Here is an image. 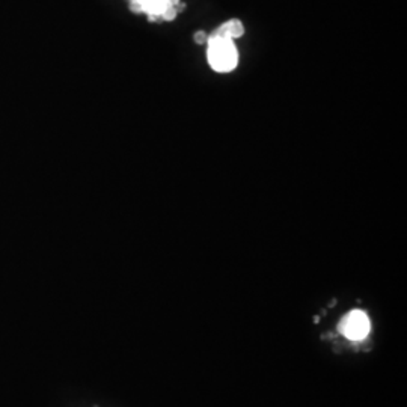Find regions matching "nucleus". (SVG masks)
<instances>
[{"instance_id":"1","label":"nucleus","mask_w":407,"mask_h":407,"mask_svg":"<svg viewBox=\"0 0 407 407\" xmlns=\"http://www.w3.org/2000/svg\"><path fill=\"white\" fill-rule=\"evenodd\" d=\"M207 60L217 73H231L239 64V50L232 40L216 35L207 40Z\"/></svg>"},{"instance_id":"2","label":"nucleus","mask_w":407,"mask_h":407,"mask_svg":"<svg viewBox=\"0 0 407 407\" xmlns=\"http://www.w3.org/2000/svg\"><path fill=\"white\" fill-rule=\"evenodd\" d=\"M178 5L179 0H130L131 10L146 14L150 20H174Z\"/></svg>"},{"instance_id":"3","label":"nucleus","mask_w":407,"mask_h":407,"mask_svg":"<svg viewBox=\"0 0 407 407\" xmlns=\"http://www.w3.org/2000/svg\"><path fill=\"white\" fill-rule=\"evenodd\" d=\"M340 331L349 340H364L370 332V320H368L364 311H351L341 320Z\"/></svg>"},{"instance_id":"4","label":"nucleus","mask_w":407,"mask_h":407,"mask_svg":"<svg viewBox=\"0 0 407 407\" xmlns=\"http://www.w3.org/2000/svg\"><path fill=\"white\" fill-rule=\"evenodd\" d=\"M243 34H245L243 23H241L240 20H237V19H234V20L223 23L221 28H217L216 32L213 35L221 36V38H226V40H232L234 41V40H237V38H240Z\"/></svg>"},{"instance_id":"5","label":"nucleus","mask_w":407,"mask_h":407,"mask_svg":"<svg viewBox=\"0 0 407 407\" xmlns=\"http://www.w3.org/2000/svg\"><path fill=\"white\" fill-rule=\"evenodd\" d=\"M207 40H208V35L206 34V32H198V34H195V41H197L198 44H204V43H207Z\"/></svg>"}]
</instances>
